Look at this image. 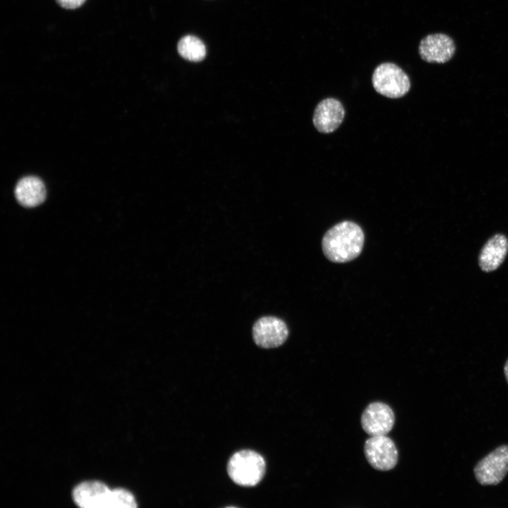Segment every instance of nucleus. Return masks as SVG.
<instances>
[{
  "label": "nucleus",
  "mask_w": 508,
  "mask_h": 508,
  "mask_svg": "<svg viewBox=\"0 0 508 508\" xmlns=\"http://www.w3.org/2000/svg\"><path fill=\"white\" fill-rule=\"evenodd\" d=\"M15 195L18 202L23 206L35 207L45 200V186L39 178L26 176L18 182L15 188Z\"/></svg>",
  "instance_id": "nucleus-12"
},
{
  "label": "nucleus",
  "mask_w": 508,
  "mask_h": 508,
  "mask_svg": "<svg viewBox=\"0 0 508 508\" xmlns=\"http://www.w3.org/2000/svg\"><path fill=\"white\" fill-rule=\"evenodd\" d=\"M344 114V107L339 100L334 98H326L316 106L313 122L319 132L329 133L340 126Z\"/></svg>",
  "instance_id": "nucleus-10"
},
{
  "label": "nucleus",
  "mask_w": 508,
  "mask_h": 508,
  "mask_svg": "<svg viewBox=\"0 0 508 508\" xmlns=\"http://www.w3.org/2000/svg\"><path fill=\"white\" fill-rule=\"evenodd\" d=\"M75 503L83 508H135L137 503L133 495L123 488L110 490L104 483L84 481L73 491Z\"/></svg>",
  "instance_id": "nucleus-2"
},
{
  "label": "nucleus",
  "mask_w": 508,
  "mask_h": 508,
  "mask_svg": "<svg viewBox=\"0 0 508 508\" xmlns=\"http://www.w3.org/2000/svg\"><path fill=\"white\" fill-rule=\"evenodd\" d=\"M372 83L377 92L392 99L403 97L411 87L407 74L399 66L391 62L382 63L375 68Z\"/></svg>",
  "instance_id": "nucleus-4"
},
{
  "label": "nucleus",
  "mask_w": 508,
  "mask_h": 508,
  "mask_svg": "<svg viewBox=\"0 0 508 508\" xmlns=\"http://www.w3.org/2000/svg\"><path fill=\"white\" fill-rule=\"evenodd\" d=\"M86 0H55L56 3L63 8L76 9L84 4Z\"/></svg>",
  "instance_id": "nucleus-14"
},
{
  "label": "nucleus",
  "mask_w": 508,
  "mask_h": 508,
  "mask_svg": "<svg viewBox=\"0 0 508 508\" xmlns=\"http://www.w3.org/2000/svg\"><path fill=\"white\" fill-rule=\"evenodd\" d=\"M289 330L281 319L266 316L260 318L253 327V337L255 344L262 348H276L286 340Z\"/></svg>",
  "instance_id": "nucleus-7"
},
{
  "label": "nucleus",
  "mask_w": 508,
  "mask_h": 508,
  "mask_svg": "<svg viewBox=\"0 0 508 508\" xmlns=\"http://www.w3.org/2000/svg\"><path fill=\"white\" fill-rule=\"evenodd\" d=\"M364 453L373 468L384 471L395 467L399 456L394 442L387 435L371 436L366 440Z\"/></svg>",
  "instance_id": "nucleus-6"
},
{
  "label": "nucleus",
  "mask_w": 508,
  "mask_h": 508,
  "mask_svg": "<svg viewBox=\"0 0 508 508\" xmlns=\"http://www.w3.org/2000/svg\"><path fill=\"white\" fill-rule=\"evenodd\" d=\"M477 481L482 485H495L508 473V445H501L489 453L473 469Z\"/></svg>",
  "instance_id": "nucleus-5"
},
{
  "label": "nucleus",
  "mask_w": 508,
  "mask_h": 508,
  "mask_svg": "<svg viewBox=\"0 0 508 508\" xmlns=\"http://www.w3.org/2000/svg\"><path fill=\"white\" fill-rule=\"evenodd\" d=\"M504 375H505L507 382V383H508V360L507 361V362H506V363H505V365H504Z\"/></svg>",
  "instance_id": "nucleus-15"
},
{
  "label": "nucleus",
  "mask_w": 508,
  "mask_h": 508,
  "mask_svg": "<svg viewBox=\"0 0 508 508\" xmlns=\"http://www.w3.org/2000/svg\"><path fill=\"white\" fill-rule=\"evenodd\" d=\"M364 234L360 226L353 222L343 221L330 228L322 240V250L326 258L337 263L349 262L361 253Z\"/></svg>",
  "instance_id": "nucleus-1"
},
{
  "label": "nucleus",
  "mask_w": 508,
  "mask_h": 508,
  "mask_svg": "<svg viewBox=\"0 0 508 508\" xmlns=\"http://www.w3.org/2000/svg\"><path fill=\"white\" fill-rule=\"evenodd\" d=\"M455 51L454 40L444 33L428 35L418 45L421 58L428 63L445 64L452 58Z\"/></svg>",
  "instance_id": "nucleus-9"
},
{
  "label": "nucleus",
  "mask_w": 508,
  "mask_h": 508,
  "mask_svg": "<svg viewBox=\"0 0 508 508\" xmlns=\"http://www.w3.org/2000/svg\"><path fill=\"white\" fill-rule=\"evenodd\" d=\"M395 417L392 409L382 402H373L363 411L361 422L363 430L370 436L386 435L392 429Z\"/></svg>",
  "instance_id": "nucleus-8"
},
{
  "label": "nucleus",
  "mask_w": 508,
  "mask_h": 508,
  "mask_svg": "<svg viewBox=\"0 0 508 508\" xmlns=\"http://www.w3.org/2000/svg\"><path fill=\"white\" fill-rule=\"evenodd\" d=\"M230 478L237 485L251 487L258 484L265 472V461L258 452L243 449L234 453L227 464Z\"/></svg>",
  "instance_id": "nucleus-3"
},
{
  "label": "nucleus",
  "mask_w": 508,
  "mask_h": 508,
  "mask_svg": "<svg viewBox=\"0 0 508 508\" xmlns=\"http://www.w3.org/2000/svg\"><path fill=\"white\" fill-rule=\"evenodd\" d=\"M508 251V240L502 234L492 236L482 248L478 262L481 270L491 272L502 263Z\"/></svg>",
  "instance_id": "nucleus-11"
},
{
  "label": "nucleus",
  "mask_w": 508,
  "mask_h": 508,
  "mask_svg": "<svg viewBox=\"0 0 508 508\" xmlns=\"http://www.w3.org/2000/svg\"><path fill=\"white\" fill-rule=\"evenodd\" d=\"M177 51L182 58L191 62L202 61L207 54L204 42L198 37L191 35H185L179 40Z\"/></svg>",
  "instance_id": "nucleus-13"
}]
</instances>
